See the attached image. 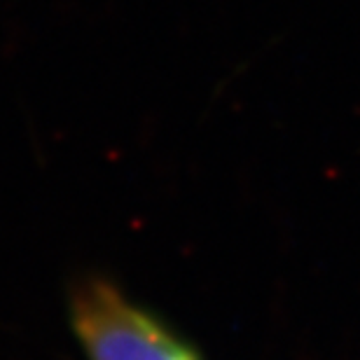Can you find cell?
I'll list each match as a JSON object with an SVG mask.
<instances>
[{
	"mask_svg": "<svg viewBox=\"0 0 360 360\" xmlns=\"http://www.w3.org/2000/svg\"><path fill=\"white\" fill-rule=\"evenodd\" d=\"M70 323L89 360H201L190 342L103 278L75 288Z\"/></svg>",
	"mask_w": 360,
	"mask_h": 360,
	"instance_id": "1",
	"label": "cell"
}]
</instances>
